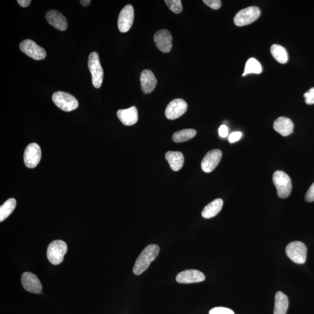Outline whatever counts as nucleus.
<instances>
[{"instance_id":"nucleus-1","label":"nucleus","mask_w":314,"mask_h":314,"mask_svg":"<svg viewBox=\"0 0 314 314\" xmlns=\"http://www.w3.org/2000/svg\"><path fill=\"white\" fill-rule=\"evenodd\" d=\"M160 252V247L156 244L147 245L137 259L133 272L136 275H141L145 270H147L150 264L154 261L158 256Z\"/></svg>"},{"instance_id":"nucleus-2","label":"nucleus","mask_w":314,"mask_h":314,"mask_svg":"<svg viewBox=\"0 0 314 314\" xmlns=\"http://www.w3.org/2000/svg\"><path fill=\"white\" fill-rule=\"evenodd\" d=\"M67 251L66 242L60 240L54 241L48 245L47 257L49 262L54 266H57L63 263Z\"/></svg>"},{"instance_id":"nucleus-3","label":"nucleus","mask_w":314,"mask_h":314,"mask_svg":"<svg viewBox=\"0 0 314 314\" xmlns=\"http://www.w3.org/2000/svg\"><path fill=\"white\" fill-rule=\"evenodd\" d=\"M88 67L92 74L93 86L97 89L101 88L103 82L104 72L97 52H93L89 55Z\"/></svg>"},{"instance_id":"nucleus-4","label":"nucleus","mask_w":314,"mask_h":314,"mask_svg":"<svg viewBox=\"0 0 314 314\" xmlns=\"http://www.w3.org/2000/svg\"><path fill=\"white\" fill-rule=\"evenodd\" d=\"M273 182L277 190L278 195L285 198L290 194L292 185L290 177L283 171L276 170L273 175Z\"/></svg>"},{"instance_id":"nucleus-5","label":"nucleus","mask_w":314,"mask_h":314,"mask_svg":"<svg viewBox=\"0 0 314 314\" xmlns=\"http://www.w3.org/2000/svg\"><path fill=\"white\" fill-rule=\"evenodd\" d=\"M52 99L56 106L64 111H72L79 107L77 99L70 93L64 92H55L52 95Z\"/></svg>"},{"instance_id":"nucleus-6","label":"nucleus","mask_w":314,"mask_h":314,"mask_svg":"<svg viewBox=\"0 0 314 314\" xmlns=\"http://www.w3.org/2000/svg\"><path fill=\"white\" fill-rule=\"evenodd\" d=\"M307 250L306 245L299 241L290 242L286 248V253L293 262L303 264L307 259Z\"/></svg>"},{"instance_id":"nucleus-7","label":"nucleus","mask_w":314,"mask_h":314,"mask_svg":"<svg viewBox=\"0 0 314 314\" xmlns=\"http://www.w3.org/2000/svg\"><path fill=\"white\" fill-rule=\"evenodd\" d=\"M261 11L257 7H249L239 11L234 18L236 26H243L254 23L259 18Z\"/></svg>"},{"instance_id":"nucleus-8","label":"nucleus","mask_w":314,"mask_h":314,"mask_svg":"<svg viewBox=\"0 0 314 314\" xmlns=\"http://www.w3.org/2000/svg\"><path fill=\"white\" fill-rule=\"evenodd\" d=\"M20 48L21 51L33 60L37 61L44 60L47 56L45 49L32 40H24L20 43Z\"/></svg>"},{"instance_id":"nucleus-9","label":"nucleus","mask_w":314,"mask_h":314,"mask_svg":"<svg viewBox=\"0 0 314 314\" xmlns=\"http://www.w3.org/2000/svg\"><path fill=\"white\" fill-rule=\"evenodd\" d=\"M134 8L131 5H127L121 11L118 17V26L121 32H128L134 21Z\"/></svg>"},{"instance_id":"nucleus-10","label":"nucleus","mask_w":314,"mask_h":314,"mask_svg":"<svg viewBox=\"0 0 314 314\" xmlns=\"http://www.w3.org/2000/svg\"><path fill=\"white\" fill-rule=\"evenodd\" d=\"M42 151L40 146L33 143L27 146L24 153V163L29 169H34L40 163Z\"/></svg>"},{"instance_id":"nucleus-11","label":"nucleus","mask_w":314,"mask_h":314,"mask_svg":"<svg viewBox=\"0 0 314 314\" xmlns=\"http://www.w3.org/2000/svg\"><path fill=\"white\" fill-rule=\"evenodd\" d=\"M188 110V104L182 99L177 98L170 101L166 109V116L170 120H176Z\"/></svg>"},{"instance_id":"nucleus-12","label":"nucleus","mask_w":314,"mask_h":314,"mask_svg":"<svg viewBox=\"0 0 314 314\" xmlns=\"http://www.w3.org/2000/svg\"><path fill=\"white\" fill-rule=\"evenodd\" d=\"M172 37L169 30L157 31L154 35V41L157 48L164 53H169L172 48Z\"/></svg>"},{"instance_id":"nucleus-13","label":"nucleus","mask_w":314,"mask_h":314,"mask_svg":"<svg viewBox=\"0 0 314 314\" xmlns=\"http://www.w3.org/2000/svg\"><path fill=\"white\" fill-rule=\"evenodd\" d=\"M22 285L24 290L34 294L42 293V285L37 276L31 272H24L21 276Z\"/></svg>"},{"instance_id":"nucleus-14","label":"nucleus","mask_w":314,"mask_h":314,"mask_svg":"<svg viewBox=\"0 0 314 314\" xmlns=\"http://www.w3.org/2000/svg\"><path fill=\"white\" fill-rule=\"evenodd\" d=\"M222 155V151L218 149L208 151L201 161L202 170L206 173L212 172L219 164Z\"/></svg>"},{"instance_id":"nucleus-15","label":"nucleus","mask_w":314,"mask_h":314,"mask_svg":"<svg viewBox=\"0 0 314 314\" xmlns=\"http://www.w3.org/2000/svg\"><path fill=\"white\" fill-rule=\"evenodd\" d=\"M206 276L196 269H188L178 273L176 276V281L179 284H189L194 283L201 282L205 281Z\"/></svg>"},{"instance_id":"nucleus-16","label":"nucleus","mask_w":314,"mask_h":314,"mask_svg":"<svg viewBox=\"0 0 314 314\" xmlns=\"http://www.w3.org/2000/svg\"><path fill=\"white\" fill-rule=\"evenodd\" d=\"M46 18L48 23L60 31H65L68 28L67 19L61 12L57 10H50L47 12Z\"/></svg>"},{"instance_id":"nucleus-17","label":"nucleus","mask_w":314,"mask_h":314,"mask_svg":"<svg viewBox=\"0 0 314 314\" xmlns=\"http://www.w3.org/2000/svg\"><path fill=\"white\" fill-rule=\"evenodd\" d=\"M117 114L118 118L124 125L132 126L135 125L138 121V109L135 106L118 110Z\"/></svg>"},{"instance_id":"nucleus-18","label":"nucleus","mask_w":314,"mask_h":314,"mask_svg":"<svg viewBox=\"0 0 314 314\" xmlns=\"http://www.w3.org/2000/svg\"><path fill=\"white\" fill-rule=\"evenodd\" d=\"M140 80L142 91L145 94H149L154 91L157 86V80L152 71L148 70L143 71Z\"/></svg>"},{"instance_id":"nucleus-19","label":"nucleus","mask_w":314,"mask_h":314,"mask_svg":"<svg viewBox=\"0 0 314 314\" xmlns=\"http://www.w3.org/2000/svg\"><path fill=\"white\" fill-rule=\"evenodd\" d=\"M273 128L282 136H288L293 132L294 124L289 118L281 117L275 120Z\"/></svg>"},{"instance_id":"nucleus-20","label":"nucleus","mask_w":314,"mask_h":314,"mask_svg":"<svg viewBox=\"0 0 314 314\" xmlns=\"http://www.w3.org/2000/svg\"><path fill=\"white\" fill-rule=\"evenodd\" d=\"M166 158L169 163V166L174 171H178L184 164V157L183 154L180 151L167 152L166 154Z\"/></svg>"},{"instance_id":"nucleus-21","label":"nucleus","mask_w":314,"mask_h":314,"mask_svg":"<svg viewBox=\"0 0 314 314\" xmlns=\"http://www.w3.org/2000/svg\"><path fill=\"white\" fill-rule=\"evenodd\" d=\"M223 204V201L221 198L216 199L205 207L202 211V216L206 219H210L216 216L222 210Z\"/></svg>"},{"instance_id":"nucleus-22","label":"nucleus","mask_w":314,"mask_h":314,"mask_svg":"<svg viewBox=\"0 0 314 314\" xmlns=\"http://www.w3.org/2000/svg\"><path fill=\"white\" fill-rule=\"evenodd\" d=\"M289 307V299L287 295L278 291L275 295L273 314H286Z\"/></svg>"},{"instance_id":"nucleus-23","label":"nucleus","mask_w":314,"mask_h":314,"mask_svg":"<svg viewBox=\"0 0 314 314\" xmlns=\"http://www.w3.org/2000/svg\"><path fill=\"white\" fill-rule=\"evenodd\" d=\"M17 206V201L15 198L8 199L0 207V222L4 220L11 215Z\"/></svg>"},{"instance_id":"nucleus-24","label":"nucleus","mask_w":314,"mask_h":314,"mask_svg":"<svg viewBox=\"0 0 314 314\" xmlns=\"http://www.w3.org/2000/svg\"><path fill=\"white\" fill-rule=\"evenodd\" d=\"M270 52L276 61L281 64H286L288 61V54L284 47L273 45L270 48Z\"/></svg>"},{"instance_id":"nucleus-25","label":"nucleus","mask_w":314,"mask_h":314,"mask_svg":"<svg viewBox=\"0 0 314 314\" xmlns=\"http://www.w3.org/2000/svg\"><path fill=\"white\" fill-rule=\"evenodd\" d=\"M196 135V130L193 129H186L176 132L172 136V140L175 143L187 142Z\"/></svg>"},{"instance_id":"nucleus-26","label":"nucleus","mask_w":314,"mask_h":314,"mask_svg":"<svg viewBox=\"0 0 314 314\" xmlns=\"http://www.w3.org/2000/svg\"><path fill=\"white\" fill-rule=\"evenodd\" d=\"M262 72V67L256 58H251L245 64V69L242 76L250 73L259 74Z\"/></svg>"},{"instance_id":"nucleus-27","label":"nucleus","mask_w":314,"mask_h":314,"mask_svg":"<svg viewBox=\"0 0 314 314\" xmlns=\"http://www.w3.org/2000/svg\"><path fill=\"white\" fill-rule=\"evenodd\" d=\"M165 2L166 3L170 10L174 13L178 14L182 12L183 7L180 0H166Z\"/></svg>"},{"instance_id":"nucleus-28","label":"nucleus","mask_w":314,"mask_h":314,"mask_svg":"<svg viewBox=\"0 0 314 314\" xmlns=\"http://www.w3.org/2000/svg\"><path fill=\"white\" fill-rule=\"evenodd\" d=\"M209 314H235L231 309L225 307H216L211 310Z\"/></svg>"},{"instance_id":"nucleus-29","label":"nucleus","mask_w":314,"mask_h":314,"mask_svg":"<svg viewBox=\"0 0 314 314\" xmlns=\"http://www.w3.org/2000/svg\"><path fill=\"white\" fill-rule=\"evenodd\" d=\"M304 97L305 98L306 104L312 105L314 104V88L310 89L309 91L304 93Z\"/></svg>"},{"instance_id":"nucleus-30","label":"nucleus","mask_w":314,"mask_h":314,"mask_svg":"<svg viewBox=\"0 0 314 314\" xmlns=\"http://www.w3.org/2000/svg\"><path fill=\"white\" fill-rule=\"evenodd\" d=\"M203 2L213 9H218L222 5V2L220 0H204Z\"/></svg>"},{"instance_id":"nucleus-31","label":"nucleus","mask_w":314,"mask_h":314,"mask_svg":"<svg viewBox=\"0 0 314 314\" xmlns=\"http://www.w3.org/2000/svg\"><path fill=\"white\" fill-rule=\"evenodd\" d=\"M306 201L307 202L314 201V182L306 193L305 196Z\"/></svg>"},{"instance_id":"nucleus-32","label":"nucleus","mask_w":314,"mask_h":314,"mask_svg":"<svg viewBox=\"0 0 314 314\" xmlns=\"http://www.w3.org/2000/svg\"><path fill=\"white\" fill-rule=\"evenodd\" d=\"M242 135V133L240 132L232 133L229 137V141L230 143H231V144L238 142L241 139Z\"/></svg>"},{"instance_id":"nucleus-33","label":"nucleus","mask_w":314,"mask_h":314,"mask_svg":"<svg viewBox=\"0 0 314 314\" xmlns=\"http://www.w3.org/2000/svg\"><path fill=\"white\" fill-rule=\"evenodd\" d=\"M228 127L225 125H222L219 127L218 132L219 135L221 138H225L228 135Z\"/></svg>"},{"instance_id":"nucleus-34","label":"nucleus","mask_w":314,"mask_h":314,"mask_svg":"<svg viewBox=\"0 0 314 314\" xmlns=\"http://www.w3.org/2000/svg\"><path fill=\"white\" fill-rule=\"evenodd\" d=\"M31 0H18L17 2L22 7H27L30 4Z\"/></svg>"},{"instance_id":"nucleus-35","label":"nucleus","mask_w":314,"mask_h":314,"mask_svg":"<svg viewBox=\"0 0 314 314\" xmlns=\"http://www.w3.org/2000/svg\"><path fill=\"white\" fill-rule=\"evenodd\" d=\"M81 5L83 6V7H87V6H88L90 4V2H91V1L90 0H81L80 1Z\"/></svg>"}]
</instances>
